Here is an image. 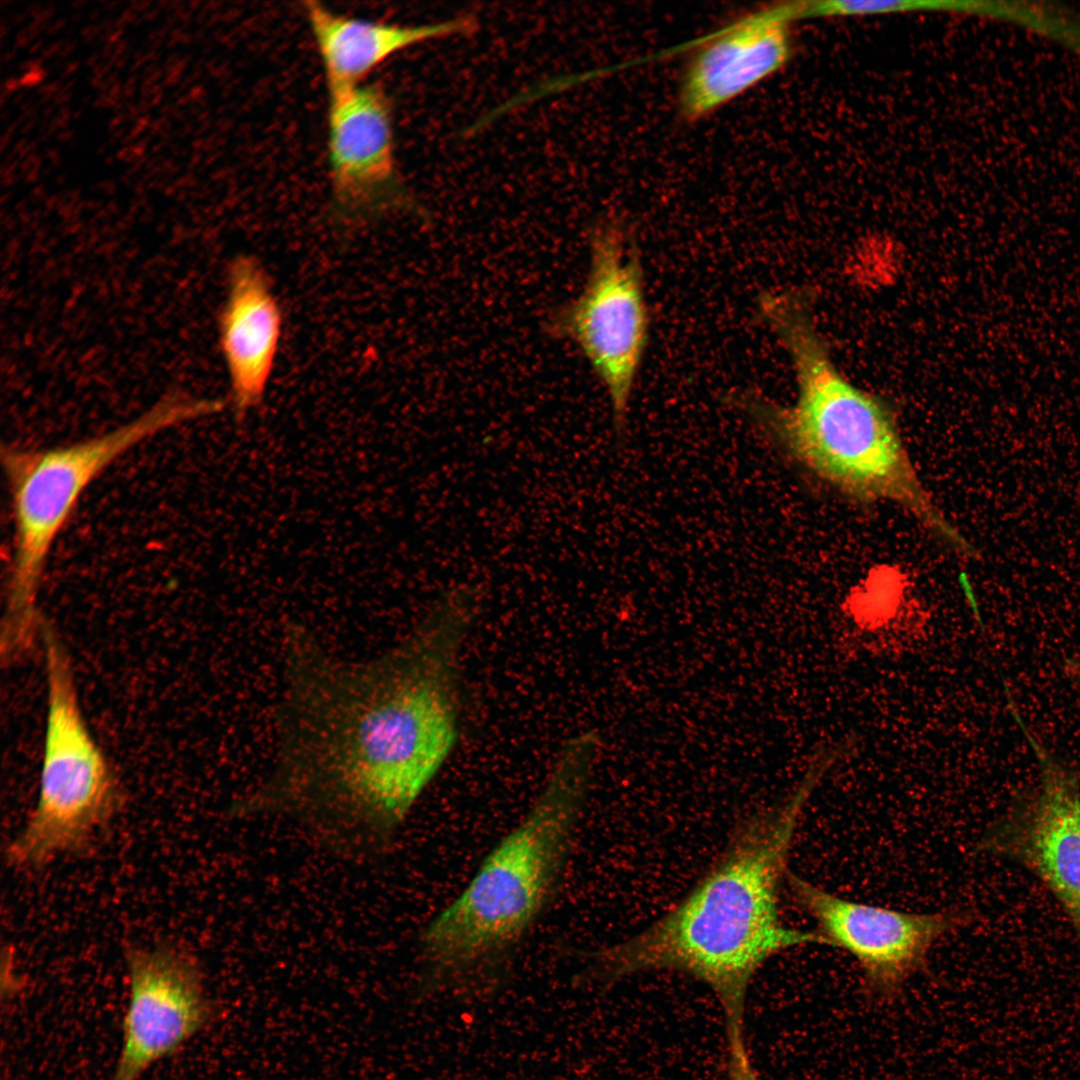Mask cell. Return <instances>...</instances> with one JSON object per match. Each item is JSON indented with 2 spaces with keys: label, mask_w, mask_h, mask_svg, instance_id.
Wrapping results in <instances>:
<instances>
[{
  "label": "cell",
  "mask_w": 1080,
  "mask_h": 1080,
  "mask_svg": "<svg viewBox=\"0 0 1080 1080\" xmlns=\"http://www.w3.org/2000/svg\"><path fill=\"white\" fill-rule=\"evenodd\" d=\"M481 613L445 591L403 639L357 663L288 623L272 766L232 815L292 821L350 859L383 856L457 743L462 655Z\"/></svg>",
  "instance_id": "1"
},
{
  "label": "cell",
  "mask_w": 1080,
  "mask_h": 1080,
  "mask_svg": "<svg viewBox=\"0 0 1080 1080\" xmlns=\"http://www.w3.org/2000/svg\"><path fill=\"white\" fill-rule=\"evenodd\" d=\"M822 772L812 767L783 802L740 824L720 857L661 917L630 938L590 954L602 981L671 969L708 985L726 1019L743 1020L748 987L771 957L824 944L814 931L785 924L780 888L804 807Z\"/></svg>",
  "instance_id": "2"
},
{
  "label": "cell",
  "mask_w": 1080,
  "mask_h": 1080,
  "mask_svg": "<svg viewBox=\"0 0 1080 1080\" xmlns=\"http://www.w3.org/2000/svg\"><path fill=\"white\" fill-rule=\"evenodd\" d=\"M808 288L764 291L758 314L788 353L797 397L780 405L754 392L735 403L800 468L856 501L888 502L909 512L960 555L977 549L937 507L902 440L890 401L853 384L836 366L817 328Z\"/></svg>",
  "instance_id": "3"
},
{
  "label": "cell",
  "mask_w": 1080,
  "mask_h": 1080,
  "mask_svg": "<svg viewBox=\"0 0 1080 1080\" xmlns=\"http://www.w3.org/2000/svg\"><path fill=\"white\" fill-rule=\"evenodd\" d=\"M599 738L560 746L536 799L420 938L422 995L486 996L559 885L586 802Z\"/></svg>",
  "instance_id": "4"
},
{
  "label": "cell",
  "mask_w": 1080,
  "mask_h": 1080,
  "mask_svg": "<svg viewBox=\"0 0 1080 1080\" xmlns=\"http://www.w3.org/2000/svg\"><path fill=\"white\" fill-rule=\"evenodd\" d=\"M208 414L204 398L173 392L129 422L85 440L41 449L2 448L13 520L4 652L29 654L41 637L45 620L38 598L47 561L87 488L143 441Z\"/></svg>",
  "instance_id": "5"
},
{
  "label": "cell",
  "mask_w": 1080,
  "mask_h": 1080,
  "mask_svg": "<svg viewBox=\"0 0 1080 1080\" xmlns=\"http://www.w3.org/2000/svg\"><path fill=\"white\" fill-rule=\"evenodd\" d=\"M41 639L48 709L39 795L7 849L9 863L21 868L84 850L123 801L119 780L83 717L69 654L47 621Z\"/></svg>",
  "instance_id": "6"
},
{
  "label": "cell",
  "mask_w": 1080,
  "mask_h": 1080,
  "mask_svg": "<svg viewBox=\"0 0 1080 1080\" xmlns=\"http://www.w3.org/2000/svg\"><path fill=\"white\" fill-rule=\"evenodd\" d=\"M588 240L584 287L550 314L546 329L583 354L609 396L621 435L650 337L644 270L636 241L620 220H601Z\"/></svg>",
  "instance_id": "7"
},
{
  "label": "cell",
  "mask_w": 1080,
  "mask_h": 1080,
  "mask_svg": "<svg viewBox=\"0 0 1080 1080\" xmlns=\"http://www.w3.org/2000/svg\"><path fill=\"white\" fill-rule=\"evenodd\" d=\"M326 147L330 211L339 223L363 224L419 211L401 176L393 103L376 82L327 93Z\"/></svg>",
  "instance_id": "8"
},
{
  "label": "cell",
  "mask_w": 1080,
  "mask_h": 1080,
  "mask_svg": "<svg viewBox=\"0 0 1080 1080\" xmlns=\"http://www.w3.org/2000/svg\"><path fill=\"white\" fill-rule=\"evenodd\" d=\"M786 882L826 945L853 956L866 986L881 994L896 991L924 969L934 945L968 919L961 911L909 913L852 901L790 871Z\"/></svg>",
  "instance_id": "9"
},
{
  "label": "cell",
  "mask_w": 1080,
  "mask_h": 1080,
  "mask_svg": "<svg viewBox=\"0 0 1080 1080\" xmlns=\"http://www.w3.org/2000/svg\"><path fill=\"white\" fill-rule=\"evenodd\" d=\"M1039 764L1032 793L990 826L979 848L1029 871L1054 896L1080 946V790L1064 769L1025 730Z\"/></svg>",
  "instance_id": "10"
},
{
  "label": "cell",
  "mask_w": 1080,
  "mask_h": 1080,
  "mask_svg": "<svg viewBox=\"0 0 1080 1080\" xmlns=\"http://www.w3.org/2000/svg\"><path fill=\"white\" fill-rule=\"evenodd\" d=\"M129 1000L122 1046L111 1080H139L211 1024L215 1006L194 956L174 944L126 954Z\"/></svg>",
  "instance_id": "11"
},
{
  "label": "cell",
  "mask_w": 1080,
  "mask_h": 1080,
  "mask_svg": "<svg viewBox=\"0 0 1080 1080\" xmlns=\"http://www.w3.org/2000/svg\"><path fill=\"white\" fill-rule=\"evenodd\" d=\"M803 4L756 9L708 37L682 77V116L700 120L779 71L791 56L790 24L803 18Z\"/></svg>",
  "instance_id": "12"
},
{
  "label": "cell",
  "mask_w": 1080,
  "mask_h": 1080,
  "mask_svg": "<svg viewBox=\"0 0 1080 1080\" xmlns=\"http://www.w3.org/2000/svg\"><path fill=\"white\" fill-rule=\"evenodd\" d=\"M282 312L262 264L249 255L232 259L218 316V340L230 398L241 419L258 407L272 374L282 333Z\"/></svg>",
  "instance_id": "13"
},
{
  "label": "cell",
  "mask_w": 1080,
  "mask_h": 1080,
  "mask_svg": "<svg viewBox=\"0 0 1080 1080\" xmlns=\"http://www.w3.org/2000/svg\"><path fill=\"white\" fill-rule=\"evenodd\" d=\"M302 10L320 58L327 93L366 83L378 67L409 47L471 34L477 28L471 15L403 25L339 13L316 1L303 2Z\"/></svg>",
  "instance_id": "14"
},
{
  "label": "cell",
  "mask_w": 1080,
  "mask_h": 1080,
  "mask_svg": "<svg viewBox=\"0 0 1080 1080\" xmlns=\"http://www.w3.org/2000/svg\"><path fill=\"white\" fill-rule=\"evenodd\" d=\"M989 2L981 1H820V16H860L908 11H950L987 15Z\"/></svg>",
  "instance_id": "15"
},
{
  "label": "cell",
  "mask_w": 1080,
  "mask_h": 1080,
  "mask_svg": "<svg viewBox=\"0 0 1080 1080\" xmlns=\"http://www.w3.org/2000/svg\"><path fill=\"white\" fill-rule=\"evenodd\" d=\"M728 1069L731 1080H761L751 1062L743 1032V1021L727 1020Z\"/></svg>",
  "instance_id": "16"
},
{
  "label": "cell",
  "mask_w": 1080,
  "mask_h": 1080,
  "mask_svg": "<svg viewBox=\"0 0 1080 1080\" xmlns=\"http://www.w3.org/2000/svg\"><path fill=\"white\" fill-rule=\"evenodd\" d=\"M1069 672L1071 673L1072 678L1080 688V656L1072 659L1069 664Z\"/></svg>",
  "instance_id": "17"
}]
</instances>
